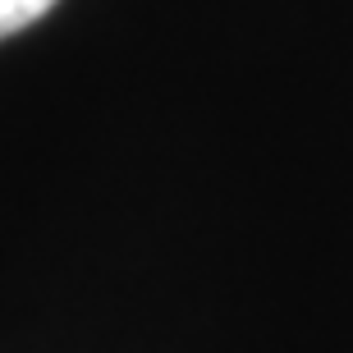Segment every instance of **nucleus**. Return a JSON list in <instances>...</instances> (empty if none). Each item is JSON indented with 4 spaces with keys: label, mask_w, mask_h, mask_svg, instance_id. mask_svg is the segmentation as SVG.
I'll return each instance as SVG.
<instances>
[{
    "label": "nucleus",
    "mask_w": 353,
    "mask_h": 353,
    "mask_svg": "<svg viewBox=\"0 0 353 353\" xmlns=\"http://www.w3.org/2000/svg\"><path fill=\"white\" fill-rule=\"evenodd\" d=\"M51 5L55 0H0V41L23 32V28H32Z\"/></svg>",
    "instance_id": "obj_1"
}]
</instances>
